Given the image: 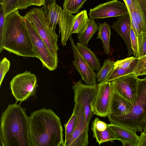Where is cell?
I'll list each match as a JSON object with an SVG mask.
<instances>
[{"label":"cell","instance_id":"6da1fadb","mask_svg":"<svg viewBox=\"0 0 146 146\" xmlns=\"http://www.w3.org/2000/svg\"><path fill=\"white\" fill-rule=\"evenodd\" d=\"M31 146H63V131L60 119L50 109L33 111L29 117Z\"/></svg>","mask_w":146,"mask_h":146},{"label":"cell","instance_id":"7a4b0ae2","mask_svg":"<svg viewBox=\"0 0 146 146\" xmlns=\"http://www.w3.org/2000/svg\"><path fill=\"white\" fill-rule=\"evenodd\" d=\"M0 137L3 146H31L29 117L19 104H9L2 113Z\"/></svg>","mask_w":146,"mask_h":146},{"label":"cell","instance_id":"3957f363","mask_svg":"<svg viewBox=\"0 0 146 146\" xmlns=\"http://www.w3.org/2000/svg\"><path fill=\"white\" fill-rule=\"evenodd\" d=\"M24 18L18 10L6 17L0 53L4 50L18 56L39 59L26 30Z\"/></svg>","mask_w":146,"mask_h":146},{"label":"cell","instance_id":"277c9868","mask_svg":"<svg viewBox=\"0 0 146 146\" xmlns=\"http://www.w3.org/2000/svg\"><path fill=\"white\" fill-rule=\"evenodd\" d=\"M146 116V77L138 78L137 96L130 111L125 115H115L109 114V121L137 131L143 130Z\"/></svg>","mask_w":146,"mask_h":146},{"label":"cell","instance_id":"5b68a950","mask_svg":"<svg viewBox=\"0 0 146 146\" xmlns=\"http://www.w3.org/2000/svg\"><path fill=\"white\" fill-rule=\"evenodd\" d=\"M24 16L31 24L53 56L58 60L57 52L59 48L57 42L58 36L55 30L49 26L43 9L33 8Z\"/></svg>","mask_w":146,"mask_h":146},{"label":"cell","instance_id":"8992f818","mask_svg":"<svg viewBox=\"0 0 146 146\" xmlns=\"http://www.w3.org/2000/svg\"><path fill=\"white\" fill-rule=\"evenodd\" d=\"M74 92V101L84 109L85 121V128L88 130L89 124L94 113L92 111L98 90V85L96 83L93 84L85 85L78 80L73 86Z\"/></svg>","mask_w":146,"mask_h":146},{"label":"cell","instance_id":"52a82bcc","mask_svg":"<svg viewBox=\"0 0 146 146\" xmlns=\"http://www.w3.org/2000/svg\"><path fill=\"white\" fill-rule=\"evenodd\" d=\"M10 85L13 96L21 102L35 95L38 86L36 75L27 71L14 77Z\"/></svg>","mask_w":146,"mask_h":146},{"label":"cell","instance_id":"ba28073f","mask_svg":"<svg viewBox=\"0 0 146 146\" xmlns=\"http://www.w3.org/2000/svg\"><path fill=\"white\" fill-rule=\"evenodd\" d=\"M24 17L26 30L43 67L50 71L54 70L57 67L58 60L53 56L31 24Z\"/></svg>","mask_w":146,"mask_h":146},{"label":"cell","instance_id":"9c48e42d","mask_svg":"<svg viewBox=\"0 0 146 146\" xmlns=\"http://www.w3.org/2000/svg\"><path fill=\"white\" fill-rule=\"evenodd\" d=\"M98 88L92 107L94 113L101 117L108 116L114 91L111 82L105 81L98 84Z\"/></svg>","mask_w":146,"mask_h":146},{"label":"cell","instance_id":"30bf717a","mask_svg":"<svg viewBox=\"0 0 146 146\" xmlns=\"http://www.w3.org/2000/svg\"><path fill=\"white\" fill-rule=\"evenodd\" d=\"M138 79V76L130 74L111 81L115 90L132 106L137 99Z\"/></svg>","mask_w":146,"mask_h":146},{"label":"cell","instance_id":"8fae6325","mask_svg":"<svg viewBox=\"0 0 146 146\" xmlns=\"http://www.w3.org/2000/svg\"><path fill=\"white\" fill-rule=\"evenodd\" d=\"M73 112L77 117V123L74 132L63 146H86L88 145V130L85 128V116L83 108L75 103Z\"/></svg>","mask_w":146,"mask_h":146},{"label":"cell","instance_id":"7c38bea8","mask_svg":"<svg viewBox=\"0 0 146 146\" xmlns=\"http://www.w3.org/2000/svg\"><path fill=\"white\" fill-rule=\"evenodd\" d=\"M128 12L127 6L124 3L113 0L90 9L88 15L90 18L95 19L120 17Z\"/></svg>","mask_w":146,"mask_h":146},{"label":"cell","instance_id":"4fadbf2b","mask_svg":"<svg viewBox=\"0 0 146 146\" xmlns=\"http://www.w3.org/2000/svg\"><path fill=\"white\" fill-rule=\"evenodd\" d=\"M69 39L74 55V59L72 62L75 68L86 84L96 83L97 74L83 57L77 46L74 44L71 36Z\"/></svg>","mask_w":146,"mask_h":146},{"label":"cell","instance_id":"5bb4252c","mask_svg":"<svg viewBox=\"0 0 146 146\" xmlns=\"http://www.w3.org/2000/svg\"><path fill=\"white\" fill-rule=\"evenodd\" d=\"M131 26V20L129 12L119 17L117 20L111 26V27L122 38L125 43L128 50V57L133 54L130 38Z\"/></svg>","mask_w":146,"mask_h":146},{"label":"cell","instance_id":"9a60e30c","mask_svg":"<svg viewBox=\"0 0 146 146\" xmlns=\"http://www.w3.org/2000/svg\"><path fill=\"white\" fill-rule=\"evenodd\" d=\"M76 16L72 15L64 9L60 15L58 24L60 33L61 42L63 46H65L70 37L72 36Z\"/></svg>","mask_w":146,"mask_h":146},{"label":"cell","instance_id":"2e32d148","mask_svg":"<svg viewBox=\"0 0 146 146\" xmlns=\"http://www.w3.org/2000/svg\"><path fill=\"white\" fill-rule=\"evenodd\" d=\"M127 7L129 14L139 25L141 32L146 33V0H133Z\"/></svg>","mask_w":146,"mask_h":146},{"label":"cell","instance_id":"e0dca14e","mask_svg":"<svg viewBox=\"0 0 146 146\" xmlns=\"http://www.w3.org/2000/svg\"><path fill=\"white\" fill-rule=\"evenodd\" d=\"M112 131L117 139L122 141H127L137 146L139 136L138 135L135 131L128 128L113 123L108 125Z\"/></svg>","mask_w":146,"mask_h":146},{"label":"cell","instance_id":"ac0fdd59","mask_svg":"<svg viewBox=\"0 0 146 146\" xmlns=\"http://www.w3.org/2000/svg\"><path fill=\"white\" fill-rule=\"evenodd\" d=\"M132 106L114 89L111 102L109 114L115 115H124L130 111Z\"/></svg>","mask_w":146,"mask_h":146},{"label":"cell","instance_id":"d6986e66","mask_svg":"<svg viewBox=\"0 0 146 146\" xmlns=\"http://www.w3.org/2000/svg\"><path fill=\"white\" fill-rule=\"evenodd\" d=\"M77 45L80 52L90 66L94 70L98 72L102 67L99 59L87 47L80 42H78Z\"/></svg>","mask_w":146,"mask_h":146},{"label":"cell","instance_id":"ffe728a7","mask_svg":"<svg viewBox=\"0 0 146 146\" xmlns=\"http://www.w3.org/2000/svg\"><path fill=\"white\" fill-rule=\"evenodd\" d=\"M62 9L56 1L51 4L45 13L46 18L49 26L55 30Z\"/></svg>","mask_w":146,"mask_h":146},{"label":"cell","instance_id":"44dd1931","mask_svg":"<svg viewBox=\"0 0 146 146\" xmlns=\"http://www.w3.org/2000/svg\"><path fill=\"white\" fill-rule=\"evenodd\" d=\"M98 33L97 38L101 39L103 42L104 52L108 54L110 53V44L111 34V28L109 25L105 22L99 23Z\"/></svg>","mask_w":146,"mask_h":146},{"label":"cell","instance_id":"7402d4cb","mask_svg":"<svg viewBox=\"0 0 146 146\" xmlns=\"http://www.w3.org/2000/svg\"><path fill=\"white\" fill-rule=\"evenodd\" d=\"M98 29V25L94 19L90 18L86 29L83 32L78 34V38L80 43L84 46L87 47L89 40Z\"/></svg>","mask_w":146,"mask_h":146},{"label":"cell","instance_id":"603a6c76","mask_svg":"<svg viewBox=\"0 0 146 146\" xmlns=\"http://www.w3.org/2000/svg\"><path fill=\"white\" fill-rule=\"evenodd\" d=\"M76 16L72 33L78 34L83 32L87 28L89 22L87 11H82L78 13Z\"/></svg>","mask_w":146,"mask_h":146},{"label":"cell","instance_id":"cb8c5ba5","mask_svg":"<svg viewBox=\"0 0 146 146\" xmlns=\"http://www.w3.org/2000/svg\"><path fill=\"white\" fill-rule=\"evenodd\" d=\"M93 132V136L99 145L108 141H112L117 140L114 133L108 126L107 129L103 131H98L91 127Z\"/></svg>","mask_w":146,"mask_h":146},{"label":"cell","instance_id":"d4e9b609","mask_svg":"<svg viewBox=\"0 0 146 146\" xmlns=\"http://www.w3.org/2000/svg\"><path fill=\"white\" fill-rule=\"evenodd\" d=\"M114 62L110 58L105 60L103 66L96 75L97 82L99 83L106 81L109 75L113 70Z\"/></svg>","mask_w":146,"mask_h":146},{"label":"cell","instance_id":"484cf974","mask_svg":"<svg viewBox=\"0 0 146 146\" xmlns=\"http://www.w3.org/2000/svg\"><path fill=\"white\" fill-rule=\"evenodd\" d=\"M87 0H64L63 5L64 9L72 14H78Z\"/></svg>","mask_w":146,"mask_h":146},{"label":"cell","instance_id":"4316f807","mask_svg":"<svg viewBox=\"0 0 146 146\" xmlns=\"http://www.w3.org/2000/svg\"><path fill=\"white\" fill-rule=\"evenodd\" d=\"M138 60L139 58L135 56L127 57L123 59L117 60L114 62V68H120L134 71Z\"/></svg>","mask_w":146,"mask_h":146},{"label":"cell","instance_id":"83f0119b","mask_svg":"<svg viewBox=\"0 0 146 146\" xmlns=\"http://www.w3.org/2000/svg\"><path fill=\"white\" fill-rule=\"evenodd\" d=\"M77 120V116L73 112L68 122L64 124L65 137L64 142L66 141L74 132L76 127Z\"/></svg>","mask_w":146,"mask_h":146},{"label":"cell","instance_id":"f1b7e54d","mask_svg":"<svg viewBox=\"0 0 146 146\" xmlns=\"http://www.w3.org/2000/svg\"><path fill=\"white\" fill-rule=\"evenodd\" d=\"M19 0H0L1 6L3 8L6 16L18 10Z\"/></svg>","mask_w":146,"mask_h":146},{"label":"cell","instance_id":"f546056e","mask_svg":"<svg viewBox=\"0 0 146 146\" xmlns=\"http://www.w3.org/2000/svg\"><path fill=\"white\" fill-rule=\"evenodd\" d=\"M134 71L132 70L125 69L120 68H114L107 78L106 81L111 82L123 76L133 74Z\"/></svg>","mask_w":146,"mask_h":146},{"label":"cell","instance_id":"4dcf8cb0","mask_svg":"<svg viewBox=\"0 0 146 146\" xmlns=\"http://www.w3.org/2000/svg\"><path fill=\"white\" fill-rule=\"evenodd\" d=\"M138 58L146 55V33L141 32L138 37Z\"/></svg>","mask_w":146,"mask_h":146},{"label":"cell","instance_id":"1f68e13d","mask_svg":"<svg viewBox=\"0 0 146 146\" xmlns=\"http://www.w3.org/2000/svg\"><path fill=\"white\" fill-rule=\"evenodd\" d=\"M133 74L137 76L146 75V55L139 58Z\"/></svg>","mask_w":146,"mask_h":146},{"label":"cell","instance_id":"d6a6232c","mask_svg":"<svg viewBox=\"0 0 146 146\" xmlns=\"http://www.w3.org/2000/svg\"><path fill=\"white\" fill-rule=\"evenodd\" d=\"M10 62L6 58H4L0 62V86L1 87L5 76L9 71Z\"/></svg>","mask_w":146,"mask_h":146},{"label":"cell","instance_id":"836d02e7","mask_svg":"<svg viewBox=\"0 0 146 146\" xmlns=\"http://www.w3.org/2000/svg\"><path fill=\"white\" fill-rule=\"evenodd\" d=\"M130 38L131 48L134 56L138 58V38L136 36L132 27L131 29Z\"/></svg>","mask_w":146,"mask_h":146},{"label":"cell","instance_id":"e575fe53","mask_svg":"<svg viewBox=\"0 0 146 146\" xmlns=\"http://www.w3.org/2000/svg\"><path fill=\"white\" fill-rule=\"evenodd\" d=\"M108 125L104 121L100 120L97 117L92 122L91 127L94 128L98 131H103L106 129L108 127Z\"/></svg>","mask_w":146,"mask_h":146},{"label":"cell","instance_id":"d590c367","mask_svg":"<svg viewBox=\"0 0 146 146\" xmlns=\"http://www.w3.org/2000/svg\"><path fill=\"white\" fill-rule=\"evenodd\" d=\"M0 13V44L2 40L6 17L3 7L1 6Z\"/></svg>","mask_w":146,"mask_h":146},{"label":"cell","instance_id":"8d00e7d4","mask_svg":"<svg viewBox=\"0 0 146 146\" xmlns=\"http://www.w3.org/2000/svg\"><path fill=\"white\" fill-rule=\"evenodd\" d=\"M129 14L131 19L132 27L136 36L138 38L139 34L142 32L137 23L136 22L135 20L132 18L130 15Z\"/></svg>","mask_w":146,"mask_h":146},{"label":"cell","instance_id":"74e56055","mask_svg":"<svg viewBox=\"0 0 146 146\" xmlns=\"http://www.w3.org/2000/svg\"><path fill=\"white\" fill-rule=\"evenodd\" d=\"M137 146H146V133L141 131Z\"/></svg>","mask_w":146,"mask_h":146},{"label":"cell","instance_id":"f35d334b","mask_svg":"<svg viewBox=\"0 0 146 146\" xmlns=\"http://www.w3.org/2000/svg\"><path fill=\"white\" fill-rule=\"evenodd\" d=\"M56 0H43V6L42 8L44 10L45 13H46L47 10L50 5Z\"/></svg>","mask_w":146,"mask_h":146},{"label":"cell","instance_id":"ab89813d","mask_svg":"<svg viewBox=\"0 0 146 146\" xmlns=\"http://www.w3.org/2000/svg\"><path fill=\"white\" fill-rule=\"evenodd\" d=\"M30 3L31 5L40 6L43 5V0H30Z\"/></svg>","mask_w":146,"mask_h":146},{"label":"cell","instance_id":"60d3db41","mask_svg":"<svg viewBox=\"0 0 146 146\" xmlns=\"http://www.w3.org/2000/svg\"><path fill=\"white\" fill-rule=\"evenodd\" d=\"M127 7H131L133 4V0H123Z\"/></svg>","mask_w":146,"mask_h":146},{"label":"cell","instance_id":"b9f144b4","mask_svg":"<svg viewBox=\"0 0 146 146\" xmlns=\"http://www.w3.org/2000/svg\"><path fill=\"white\" fill-rule=\"evenodd\" d=\"M123 146H135V145L127 141H122L121 142Z\"/></svg>","mask_w":146,"mask_h":146},{"label":"cell","instance_id":"7bdbcfd3","mask_svg":"<svg viewBox=\"0 0 146 146\" xmlns=\"http://www.w3.org/2000/svg\"><path fill=\"white\" fill-rule=\"evenodd\" d=\"M143 132L146 133V116L145 119V122Z\"/></svg>","mask_w":146,"mask_h":146}]
</instances>
